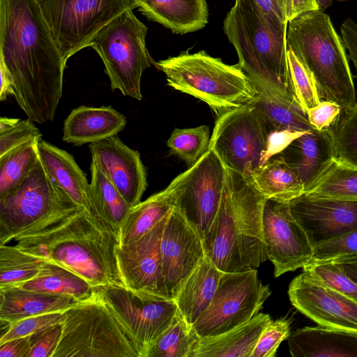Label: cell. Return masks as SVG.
<instances>
[{
  "mask_svg": "<svg viewBox=\"0 0 357 357\" xmlns=\"http://www.w3.org/2000/svg\"><path fill=\"white\" fill-rule=\"evenodd\" d=\"M0 58L28 118L52 121L62 97L66 63L36 0H0Z\"/></svg>",
  "mask_w": 357,
  "mask_h": 357,
  "instance_id": "obj_1",
  "label": "cell"
},
{
  "mask_svg": "<svg viewBox=\"0 0 357 357\" xmlns=\"http://www.w3.org/2000/svg\"><path fill=\"white\" fill-rule=\"evenodd\" d=\"M12 241L20 249L73 272L95 288L123 284L115 256L116 231L83 208L47 218Z\"/></svg>",
  "mask_w": 357,
  "mask_h": 357,
  "instance_id": "obj_2",
  "label": "cell"
},
{
  "mask_svg": "<svg viewBox=\"0 0 357 357\" xmlns=\"http://www.w3.org/2000/svg\"><path fill=\"white\" fill-rule=\"evenodd\" d=\"M266 199L251 179L226 168L220 205L202 239L206 255L220 271L256 268L268 259L262 223Z\"/></svg>",
  "mask_w": 357,
  "mask_h": 357,
  "instance_id": "obj_3",
  "label": "cell"
},
{
  "mask_svg": "<svg viewBox=\"0 0 357 357\" xmlns=\"http://www.w3.org/2000/svg\"><path fill=\"white\" fill-rule=\"evenodd\" d=\"M287 25L266 18L254 0H236L224 31L238 54L236 65L257 87L296 100L289 71Z\"/></svg>",
  "mask_w": 357,
  "mask_h": 357,
  "instance_id": "obj_4",
  "label": "cell"
},
{
  "mask_svg": "<svg viewBox=\"0 0 357 357\" xmlns=\"http://www.w3.org/2000/svg\"><path fill=\"white\" fill-rule=\"evenodd\" d=\"M287 44L313 75L321 100L341 111L357 102L346 48L329 15L317 10L290 20Z\"/></svg>",
  "mask_w": 357,
  "mask_h": 357,
  "instance_id": "obj_5",
  "label": "cell"
},
{
  "mask_svg": "<svg viewBox=\"0 0 357 357\" xmlns=\"http://www.w3.org/2000/svg\"><path fill=\"white\" fill-rule=\"evenodd\" d=\"M154 66L165 74L169 86L204 102L218 116L250 104L258 93L236 64H226L204 50L182 52Z\"/></svg>",
  "mask_w": 357,
  "mask_h": 357,
  "instance_id": "obj_6",
  "label": "cell"
},
{
  "mask_svg": "<svg viewBox=\"0 0 357 357\" xmlns=\"http://www.w3.org/2000/svg\"><path fill=\"white\" fill-rule=\"evenodd\" d=\"M63 314L62 334L53 357H139L133 339L97 288Z\"/></svg>",
  "mask_w": 357,
  "mask_h": 357,
  "instance_id": "obj_7",
  "label": "cell"
},
{
  "mask_svg": "<svg viewBox=\"0 0 357 357\" xmlns=\"http://www.w3.org/2000/svg\"><path fill=\"white\" fill-rule=\"evenodd\" d=\"M147 32L130 10L100 29L89 45L101 58L112 89L138 100L142 98V75L155 63L146 48Z\"/></svg>",
  "mask_w": 357,
  "mask_h": 357,
  "instance_id": "obj_8",
  "label": "cell"
},
{
  "mask_svg": "<svg viewBox=\"0 0 357 357\" xmlns=\"http://www.w3.org/2000/svg\"><path fill=\"white\" fill-rule=\"evenodd\" d=\"M38 3L66 63L89 46L105 26L121 13L137 8L135 0H42Z\"/></svg>",
  "mask_w": 357,
  "mask_h": 357,
  "instance_id": "obj_9",
  "label": "cell"
},
{
  "mask_svg": "<svg viewBox=\"0 0 357 357\" xmlns=\"http://www.w3.org/2000/svg\"><path fill=\"white\" fill-rule=\"evenodd\" d=\"M77 208L54 184L39 158L20 184L0 197V245L47 218Z\"/></svg>",
  "mask_w": 357,
  "mask_h": 357,
  "instance_id": "obj_10",
  "label": "cell"
},
{
  "mask_svg": "<svg viewBox=\"0 0 357 357\" xmlns=\"http://www.w3.org/2000/svg\"><path fill=\"white\" fill-rule=\"evenodd\" d=\"M268 134L249 104L218 116L208 149L224 166L251 179L266 162Z\"/></svg>",
  "mask_w": 357,
  "mask_h": 357,
  "instance_id": "obj_11",
  "label": "cell"
},
{
  "mask_svg": "<svg viewBox=\"0 0 357 357\" xmlns=\"http://www.w3.org/2000/svg\"><path fill=\"white\" fill-rule=\"evenodd\" d=\"M271 294L255 268L224 273L212 301L192 327L200 338L223 333L259 313Z\"/></svg>",
  "mask_w": 357,
  "mask_h": 357,
  "instance_id": "obj_12",
  "label": "cell"
},
{
  "mask_svg": "<svg viewBox=\"0 0 357 357\" xmlns=\"http://www.w3.org/2000/svg\"><path fill=\"white\" fill-rule=\"evenodd\" d=\"M225 178L226 167L208 149L168 185L174 195L175 206L196 228L202 239L217 215Z\"/></svg>",
  "mask_w": 357,
  "mask_h": 357,
  "instance_id": "obj_13",
  "label": "cell"
},
{
  "mask_svg": "<svg viewBox=\"0 0 357 357\" xmlns=\"http://www.w3.org/2000/svg\"><path fill=\"white\" fill-rule=\"evenodd\" d=\"M97 291L133 339L145 357L148 349L172 324L178 308L174 299L163 298L130 289L123 284H109Z\"/></svg>",
  "mask_w": 357,
  "mask_h": 357,
  "instance_id": "obj_14",
  "label": "cell"
},
{
  "mask_svg": "<svg viewBox=\"0 0 357 357\" xmlns=\"http://www.w3.org/2000/svg\"><path fill=\"white\" fill-rule=\"evenodd\" d=\"M262 223L268 259L274 266L275 278L311 262L314 248L293 216L289 203L266 199Z\"/></svg>",
  "mask_w": 357,
  "mask_h": 357,
  "instance_id": "obj_15",
  "label": "cell"
},
{
  "mask_svg": "<svg viewBox=\"0 0 357 357\" xmlns=\"http://www.w3.org/2000/svg\"><path fill=\"white\" fill-rule=\"evenodd\" d=\"M160 253L166 291L170 298L174 299L206 255L199 233L176 206L166 218Z\"/></svg>",
  "mask_w": 357,
  "mask_h": 357,
  "instance_id": "obj_16",
  "label": "cell"
},
{
  "mask_svg": "<svg viewBox=\"0 0 357 357\" xmlns=\"http://www.w3.org/2000/svg\"><path fill=\"white\" fill-rule=\"evenodd\" d=\"M167 216L143 236L118 244L115 248L117 268L123 286L163 298H170L164 284L160 253V237Z\"/></svg>",
  "mask_w": 357,
  "mask_h": 357,
  "instance_id": "obj_17",
  "label": "cell"
},
{
  "mask_svg": "<svg viewBox=\"0 0 357 357\" xmlns=\"http://www.w3.org/2000/svg\"><path fill=\"white\" fill-rule=\"evenodd\" d=\"M291 304L319 325L357 333V302L303 272L290 282Z\"/></svg>",
  "mask_w": 357,
  "mask_h": 357,
  "instance_id": "obj_18",
  "label": "cell"
},
{
  "mask_svg": "<svg viewBox=\"0 0 357 357\" xmlns=\"http://www.w3.org/2000/svg\"><path fill=\"white\" fill-rule=\"evenodd\" d=\"M289 206L313 248L357 229V200L312 197L303 194L291 200Z\"/></svg>",
  "mask_w": 357,
  "mask_h": 357,
  "instance_id": "obj_19",
  "label": "cell"
},
{
  "mask_svg": "<svg viewBox=\"0 0 357 357\" xmlns=\"http://www.w3.org/2000/svg\"><path fill=\"white\" fill-rule=\"evenodd\" d=\"M92 160L113 183L130 207L141 202L147 187L146 172L139 153L116 135L91 143Z\"/></svg>",
  "mask_w": 357,
  "mask_h": 357,
  "instance_id": "obj_20",
  "label": "cell"
},
{
  "mask_svg": "<svg viewBox=\"0 0 357 357\" xmlns=\"http://www.w3.org/2000/svg\"><path fill=\"white\" fill-rule=\"evenodd\" d=\"M300 176L305 192L324 174L337 158L331 128H312L277 154Z\"/></svg>",
  "mask_w": 357,
  "mask_h": 357,
  "instance_id": "obj_21",
  "label": "cell"
},
{
  "mask_svg": "<svg viewBox=\"0 0 357 357\" xmlns=\"http://www.w3.org/2000/svg\"><path fill=\"white\" fill-rule=\"evenodd\" d=\"M38 153L54 184L79 208L97 218L91 201L90 183L74 158L67 151L42 139L38 142Z\"/></svg>",
  "mask_w": 357,
  "mask_h": 357,
  "instance_id": "obj_22",
  "label": "cell"
},
{
  "mask_svg": "<svg viewBox=\"0 0 357 357\" xmlns=\"http://www.w3.org/2000/svg\"><path fill=\"white\" fill-rule=\"evenodd\" d=\"M126 125V119L111 106H79L71 111L63 124V140L79 146L114 135Z\"/></svg>",
  "mask_w": 357,
  "mask_h": 357,
  "instance_id": "obj_23",
  "label": "cell"
},
{
  "mask_svg": "<svg viewBox=\"0 0 357 357\" xmlns=\"http://www.w3.org/2000/svg\"><path fill=\"white\" fill-rule=\"evenodd\" d=\"M294 357H357V333L322 326H306L288 337Z\"/></svg>",
  "mask_w": 357,
  "mask_h": 357,
  "instance_id": "obj_24",
  "label": "cell"
},
{
  "mask_svg": "<svg viewBox=\"0 0 357 357\" xmlns=\"http://www.w3.org/2000/svg\"><path fill=\"white\" fill-rule=\"evenodd\" d=\"M149 20L185 34L204 28L208 23L206 0H135Z\"/></svg>",
  "mask_w": 357,
  "mask_h": 357,
  "instance_id": "obj_25",
  "label": "cell"
},
{
  "mask_svg": "<svg viewBox=\"0 0 357 357\" xmlns=\"http://www.w3.org/2000/svg\"><path fill=\"white\" fill-rule=\"evenodd\" d=\"M271 319L268 314L257 313L245 324L223 333L200 338L190 357H250Z\"/></svg>",
  "mask_w": 357,
  "mask_h": 357,
  "instance_id": "obj_26",
  "label": "cell"
},
{
  "mask_svg": "<svg viewBox=\"0 0 357 357\" xmlns=\"http://www.w3.org/2000/svg\"><path fill=\"white\" fill-rule=\"evenodd\" d=\"M224 273L205 255L184 282L174 300L189 324L192 326L208 307Z\"/></svg>",
  "mask_w": 357,
  "mask_h": 357,
  "instance_id": "obj_27",
  "label": "cell"
},
{
  "mask_svg": "<svg viewBox=\"0 0 357 357\" xmlns=\"http://www.w3.org/2000/svg\"><path fill=\"white\" fill-rule=\"evenodd\" d=\"M257 88L258 93L249 105L257 113L268 135L283 131L307 132L312 128L306 112L296 100Z\"/></svg>",
  "mask_w": 357,
  "mask_h": 357,
  "instance_id": "obj_28",
  "label": "cell"
},
{
  "mask_svg": "<svg viewBox=\"0 0 357 357\" xmlns=\"http://www.w3.org/2000/svg\"><path fill=\"white\" fill-rule=\"evenodd\" d=\"M0 320L9 324L42 314L63 312L78 301L72 297L11 287L0 289Z\"/></svg>",
  "mask_w": 357,
  "mask_h": 357,
  "instance_id": "obj_29",
  "label": "cell"
},
{
  "mask_svg": "<svg viewBox=\"0 0 357 357\" xmlns=\"http://www.w3.org/2000/svg\"><path fill=\"white\" fill-rule=\"evenodd\" d=\"M176 205L174 195L167 186L131 207L118 231L119 244L134 241L165 218Z\"/></svg>",
  "mask_w": 357,
  "mask_h": 357,
  "instance_id": "obj_30",
  "label": "cell"
},
{
  "mask_svg": "<svg viewBox=\"0 0 357 357\" xmlns=\"http://www.w3.org/2000/svg\"><path fill=\"white\" fill-rule=\"evenodd\" d=\"M251 180L266 198L279 202L289 203L305 191L298 174L278 155L266 161Z\"/></svg>",
  "mask_w": 357,
  "mask_h": 357,
  "instance_id": "obj_31",
  "label": "cell"
},
{
  "mask_svg": "<svg viewBox=\"0 0 357 357\" xmlns=\"http://www.w3.org/2000/svg\"><path fill=\"white\" fill-rule=\"evenodd\" d=\"M16 287L40 293L67 296L77 301L88 298L96 289L73 272L47 261H44L34 278Z\"/></svg>",
  "mask_w": 357,
  "mask_h": 357,
  "instance_id": "obj_32",
  "label": "cell"
},
{
  "mask_svg": "<svg viewBox=\"0 0 357 357\" xmlns=\"http://www.w3.org/2000/svg\"><path fill=\"white\" fill-rule=\"evenodd\" d=\"M90 170V192L96 215L118 234L119 226L131 207L92 160Z\"/></svg>",
  "mask_w": 357,
  "mask_h": 357,
  "instance_id": "obj_33",
  "label": "cell"
},
{
  "mask_svg": "<svg viewBox=\"0 0 357 357\" xmlns=\"http://www.w3.org/2000/svg\"><path fill=\"white\" fill-rule=\"evenodd\" d=\"M304 194L312 197L357 200V166L336 158L324 174Z\"/></svg>",
  "mask_w": 357,
  "mask_h": 357,
  "instance_id": "obj_34",
  "label": "cell"
},
{
  "mask_svg": "<svg viewBox=\"0 0 357 357\" xmlns=\"http://www.w3.org/2000/svg\"><path fill=\"white\" fill-rule=\"evenodd\" d=\"M200 337L177 311L170 326L151 344L145 357H190Z\"/></svg>",
  "mask_w": 357,
  "mask_h": 357,
  "instance_id": "obj_35",
  "label": "cell"
},
{
  "mask_svg": "<svg viewBox=\"0 0 357 357\" xmlns=\"http://www.w3.org/2000/svg\"><path fill=\"white\" fill-rule=\"evenodd\" d=\"M44 261L13 245H0V289L34 278Z\"/></svg>",
  "mask_w": 357,
  "mask_h": 357,
  "instance_id": "obj_36",
  "label": "cell"
},
{
  "mask_svg": "<svg viewBox=\"0 0 357 357\" xmlns=\"http://www.w3.org/2000/svg\"><path fill=\"white\" fill-rule=\"evenodd\" d=\"M40 139L29 142L0 156V197L17 186L34 166L39 158Z\"/></svg>",
  "mask_w": 357,
  "mask_h": 357,
  "instance_id": "obj_37",
  "label": "cell"
},
{
  "mask_svg": "<svg viewBox=\"0 0 357 357\" xmlns=\"http://www.w3.org/2000/svg\"><path fill=\"white\" fill-rule=\"evenodd\" d=\"M209 128L206 125L191 128H175L167 145L172 154L192 166L208 150Z\"/></svg>",
  "mask_w": 357,
  "mask_h": 357,
  "instance_id": "obj_38",
  "label": "cell"
},
{
  "mask_svg": "<svg viewBox=\"0 0 357 357\" xmlns=\"http://www.w3.org/2000/svg\"><path fill=\"white\" fill-rule=\"evenodd\" d=\"M331 129L337 159L357 166V102L341 111Z\"/></svg>",
  "mask_w": 357,
  "mask_h": 357,
  "instance_id": "obj_39",
  "label": "cell"
},
{
  "mask_svg": "<svg viewBox=\"0 0 357 357\" xmlns=\"http://www.w3.org/2000/svg\"><path fill=\"white\" fill-rule=\"evenodd\" d=\"M303 272L319 283L357 302V283L331 260L311 261Z\"/></svg>",
  "mask_w": 357,
  "mask_h": 357,
  "instance_id": "obj_40",
  "label": "cell"
},
{
  "mask_svg": "<svg viewBox=\"0 0 357 357\" xmlns=\"http://www.w3.org/2000/svg\"><path fill=\"white\" fill-rule=\"evenodd\" d=\"M287 59L291 84L295 98L306 112L322 100L316 81L310 70L292 50L288 48Z\"/></svg>",
  "mask_w": 357,
  "mask_h": 357,
  "instance_id": "obj_41",
  "label": "cell"
},
{
  "mask_svg": "<svg viewBox=\"0 0 357 357\" xmlns=\"http://www.w3.org/2000/svg\"><path fill=\"white\" fill-rule=\"evenodd\" d=\"M42 133L27 119L1 117L0 119V156L29 142L40 139Z\"/></svg>",
  "mask_w": 357,
  "mask_h": 357,
  "instance_id": "obj_42",
  "label": "cell"
},
{
  "mask_svg": "<svg viewBox=\"0 0 357 357\" xmlns=\"http://www.w3.org/2000/svg\"><path fill=\"white\" fill-rule=\"evenodd\" d=\"M291 319H271L261 331L250 357H274L280 343L290 335Z\"/></svg>",
  "mask_w": 357,
  "mask_h": 357,
  "instance_id": "obj_43",
  "label": "cell"
},
{
  "mask_svg": "<svg viewBox=\"0 0 357 357\" xmlns=\"http://www.w3.org/2000/svg\"><path fill=\"white\" fill-rule=\"evenodd\" d=\"M63 321V312H50L25 318L17 322L10 324L8 330L1 335L0 343L14 338L31 335Z\"/></svg>",
  "mask_w": 357,
  "mask_h": 357,
  "instance_id": "obj_44",
  "label": "cell"
},
{
  "mask_svg": "<svg viewBox=\"0 0 357 357\" xmlns=\"http://www.w3.org/2000/svg\"><path fill=\"white\" fill-rule=\"evenodd\" d=\"M352 255H357V229L316 246L311 261L331 260Z\"/></svg>",
  "mask_w": 357,
  "mask_h": 357,
  "instance_id": "obj_45",
  "label": "cell"
},
{
  "mask_svg": "<svg viewBox=\"0 0 357 357\" xmlns=\"http://www.w3.org/2000/svg\"><path fill=\"white\" fill-rule=\"evenodd\" d=\"M63 323L54 324L30 335L28 357H53L62 334Z\"/></svg>",
  "mask_w": 357,
  "mask_h": 357,
  "instance_id": "obj_46",
  "label": "cell"
},
{
  "mask_svg": "<svg viewBox=\"0 0 357 357\" xmlns=\"http://www.w3.org/2000/svg\"><path fill=\"white\" fill-rule=\"evenodd\" d=\"M340 112L341 107L338 104L326 100L306 111L310 125L317 130L331 128Z\"/></svg>",
  "mask_w": 357,
  "mask_h": 357,
  "instance_id": "obj_47",
  "label": "cell"
},
{
  "mask_svg": "<svg viewBox=\"0 0 357 357\" xmlns=\"http://www.w3.org/2000/svg\"><path fill=\"white\" fill-rule=\"evenodd\" d=\"M340 35L357 77V24L351 18H347L340 26Z\"/></svg>",
  "mask_w": 357,
  "mask_h": 357,
  "instance_id": "obj_48",
  "label": "cell"
},
{
  "mask_svg": "<svg viewBox=\"0 0 357 357\" xmlns=\"http://www.w3.org/2000/svg\"><path fill=\"white\" fill-rule=\"evenodd\" d=\"M262 14L268 19L288 24L287 0H254Z\"/></svg>",
  "mask_w": 357,
  "mask_h": 357,
  "instance_id": "obj_49",
  "label": "cell"
},
{
  "mask_svg": "<svg viewBox=\"0 0 357 357\" xmlns=\"http://www.w3.org/2000/svg\"><path fill=\"white\" fill-rule=\"evenodd\" d=\"M305 132L283 131L271 134L268 137V151L266 157V161L273 156L280 153L294 139Z\"/></svg>",
  "mask_w": 357,
  "mask_h": 357,
  "instance_id": "obj_50",
  "label": "cell"
},
{
  "mask_svg": "<svg viewBox=\"0 0 357 357\" xmlns=\"http://www.w3.org/2000/svg\"><path fill=\"white\" fill-rule=\"evenodd\" d=\"M30 335L14 338L0 343V357H28Z\"/></svg>",
  "mask_w": 357,
  "mask_h": 357,
  "instance_id": "obj_51",
  "label": "cell"
},
{
  "mask_svg": "<svg viewBox=\"0 0 357 357\" xmlns=\"http://www.w3.org/2000/svg\"><path fill=\"white\" fill-rule=\"evenodd\" d=\"M319 10L316 0H287V17L288 22L310 11Z\"/></svg>",
  "mask_w": 357,
  "mask_h": 357,
  "instance_id": "obj_52",
  "label": "cell"
},
{
  "mask_svg": "<svg viewBox=\"0 0 357 357\" xmlns=\"http://www.w3.org/2000/svg\"><path fill=\"white\" fill-rule=\"evenodd\" d=\"M0 100H5L8 96H14V79L10 71L5 65L3 61L0 58Z\"/></svg>",
  "mask_w": 357,
  "mask_h": 357,
  "instance_id": "obj_53",
  "label": "cell"
},
{
  "mask_svg": "<svg viewBox=\"0 0 357 357\" xmlns=\"http://www.w3.org/2000/svg\"><path fill=\"white\" fill-rule=\"evenodd\" d=\"M357 283V255L343 256L331 259Z\"/></svg>",
  "mask_w": 357,
  "mask_h": 357,
  "instance_id": "obj_54",
  "label": "cell"
},
{
  "mask_svg": "<svg viewBox=\"0 0 357 357\" xmlns=\"http://www.w3.org/2000/svg\"><path fill=\"white\" fill-rule=\"evenodd\" d=\"M316 1L319 6V10L321 11H324L332 4V0H316Z\"/></svg>",
  "mask_w": 357,
  "mask_h": 357,
  "instance_id": "obj_55",
  "label": "cell"
},
{
  "mask_svg": "<svg viewBox=\"0 0 357 357\" xmlns=\"http://www.w3.org/2000/svg\"><path fill=\"white\" fill-rule=\"evenodd\" d=\"M36 1H37L38 2H39V1H42V0H36Z\"/></svg>",
  "mask_w": 357,
  "mask_h": 357,
  "instance_id": "obj_56",
  "label": "cell"
},
{
  "mask_svg": "<svg viewBox=\"0 0 357 357\" xmlns=\"http://www.w3.org/2000/svg\"><path fill=\"white\" fill-rule=\"evenodd\" d=\"M338 1H347V0H338Z\"/></svg>",
  "mask_w": 357,
  "mask_h": 357,
  "instance_id": "obj_57",
  "label": "cell"
}]
</instances>
